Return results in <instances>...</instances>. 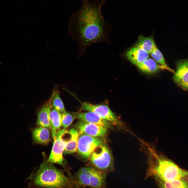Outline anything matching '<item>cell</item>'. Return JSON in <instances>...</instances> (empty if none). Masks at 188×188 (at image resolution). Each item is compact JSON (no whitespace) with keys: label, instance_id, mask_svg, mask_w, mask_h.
Here are the masks:
<instances>
[{"label":"cell","instance_id":"1","mask_svg":"<svg viewBox=\"0 0 188 188\" xmlns=\"http://www.w3.org/2000/svg\"><path fill=\"white\" fill-rule=\"evenodd\" d=\"M106 1L82 0L80 9L70 17L69 32L77 44L79 58L94 44H111L112 26L104 19L101 11Z\"/></svg>","mask_w":188,"mask_h":188},{"label":"cell","instance_id":"2","mask_svg":"<svg viewBox=\"0 0 188 188\" xmlns=\"http://www.w3.org/2000/svg\"><path fill=\"white\" fill-rule=\"evenodd\" d=\"M148 148L150 155L149 172L155 177L164 181L188 180V171L181 169L169 158L156 153L151 148Z\"/></svg>","mask_w":188,"mask_h":188},{"label":"cell","instance_id":"3","mask_svg":"<svg viewBox=\"0 0 188 188\" xmlns=\"http://www.w3.org/2000/svg\"><path fill=\"white\" fill-rule=\"evenodd\" d=\"M31 181L34 185L45 188L72 187L71 178L66 176L53 163L46 161L32 176Z\"/></svg>","mask_w":188,"mask_h":188},{"label":"cell","instance_id":"4","mask_svg":"<svg viewBox=\"0 0 188 188\" xmlns=\"http://www.w3.org/2000/svg\"><path fill=\"white\" fill-rule=\"evenodd\" d=\"M106 174L94 167L81 168L71 178L73 188L87 186L91 188H105Z\"/></svg>","mask_w":188,"mask_h":188},{"label":"cell","instance_id":"5","mask_svg":"<svg viewBox=\"0 0 188 188\" xmlns=\"http://www.w3.org/2000/svg\"><path fill=\"white\" fill-rule=\"evenodd\" d=\"M68 131V130L63 128L60 129L58 132L54 140V142L51 152L46 162L53 163H57L64 167L63 154L66 143L69 140L70 136V135L68 138L69 134L67 138H66L68 132L65 138H64Z\"/></svg>","mask_w":188,"mask_h":188},{"label":"cell","instance_id":"6","mask_svg":"<svg viewBox=\"0 0 188 188\" xmlns=\"http://www.w3.org/2000/svg\"><path fill=\"white\" fill-rule=\"evenodd\" d=\"M89 158L94 167L105 172L111 167V155L108 149L105 145L102 144L97 147Z\"/></svg>","mask_w":188,"mask_h":188},{"label":"cell","instance_id":"7","mask_svg":"<svg viewBox=\"0 0 188 188\" xmlns=\"http://www.w3.org/2000/svg\"><path fill=\"white\" fill-rule=\"evenodd\" d=\"M78 133L77 151L81 157L88 159L94 150L102 144L103 140L100 137L92 136L79 132Z\"/></svg>","mask_w":188,"mask_h":188},{"label":"cell","instance_id":"8","mask_svg":"<svg viewBox=\"0 0 188 188\" xmlns=\"http://www.w3.org/2000/svg\"><path fill=\"white\" fill-rule=\"evenodd\" d=\"M82 108L88 111L93 112L101 118L109 122L117 123L118 122L116 116L108 106L105 105H94L85 102L82 103Z\"/></svg>","mask_w":188,"mask_h":188},{"label":"cell","instance_id":"9","mask_svg":"<svg viewBox=\"0 0 188 188\" xmlns=\"http://www.w3.org/2000/svg\"><path fill=\"white\" fill-rule=\"evenodd\" d=\"M75 126L79 132L95 137L103 136L108 131L106 127L81 120L76 123Z\"/></svg>","mask_w":188,"mask_h":188},{"label":"cell","instance_id":"10","mask_svg":"<svg viewBox=\"0 0 188 188\" xmlns=\"http://www.w3.org/2000/svg\"><path fill=\"white\" fill-rule=\"evenodd\" d=\"M176 65L173 80L177 85L186 90L188 85V58L178 61Z\"/></svg>","mask_w":188,"mask_h":188},{"label":"cell","instance_id":"11","mask_svg":"<svg viewBox=\"0 0 188 188\" xmlns=\"http://www.w3.org/2000/svg\"><path fill=\"white\" fill-rule=\"evenodd\" d=\"M71 113L75 118L80 120L102 126L107 128H111V126L110 122L101 118L93 112H72Z\"/></svg>","mask_w":188,"mask_h":188},{"label":"cell","instance_id":"12","mask_svg":"<svg viewBox=\"0 0 188 188\" xmlns=\"http://www.w3.org/2000/svg\"><path fill=\"white\" fill-rule=\"evenodd\" d=\"M52 108L51 99L49 100L39 109L38 112L37 125L41 127L50 129L49 116Z\"/></svg>","mask_w":188,"mask_h":188},{"label":"cell","instance_id":"13","mask_svg":"<svg viewBox=\"0 0 188 188\" xmlns=\"http://www.w3.org/2000/svg\"><path fill=\"white\" fill-rule=\"evenodd\" d=\"M126 54L129 61L136 66L149 57L148 53L142 49L136 46L130 49Z\"/></svg>","mask_w":188,"mask_h":188},{"label":"cell","instance_id":"14","mask_svg":"<svg viewBox=\"0 0 188 188\" xmlns=\"http://www.w3.org/2000/svg\"><path fill=\"white\" fill-rule=\"evenodd\" d=\"M144 73L151 74L156 73L161 69H166L164 66L159 65L154 59L149 57L137 66Z\"/></svg>","mask_w":188,"mask_h":188},{"label":"cell","instance_id":"15","mask_svg":"<svg viewBox=\"0 0 188 188\" xmlns=\"http://www.w3.org/2000/svg\"><path fill=\"white\" fill-rule=\"evenodd\" d=\"M32 134L34 140L38 144H47L51 140L49 130L46 128L36 127L32 131Z\"/></svg>","mask_w":188,"mask_h":188},{"label":"cell","instance_id":"16","mask_svg":"<svg viewBox=\"0 0 188 188\" xmlns=\"http://www.w3.org/2000/svg\"><path fill=\"white\" fill-rule=\"evenodd\" d=\"M50 122L52 136L54 140L62 126L61 113L52 108L50 115Z\"/></svg>","mask_w":188,"mask_h":188},{"label":"cell","instance_id":"17","mask_svg":"<svg viewBox=\"0 0 188 188\" xmlns=\"http://www.w3.org/2000/svg\"><path fill=\"white\" fill-rule=\"evenodd\" d=\"M70 136L66 142L63 154H73L77 150L79 133L76 128H72L68 130Z\"/></svg>","mask_w":188,"mask_h":188},{"label":"cell","instance_id":"18","mask_svg":"<svg viewBox=\"0 0 188 188\" xmlns=\"http://www.w3.org/2000/svg\"><path fill=\"white\" fill-rule=\"evenodd\" d=\"M155 178L161 188H188V182L184 179L164 181Z\"/></svg>","mask_w":188,"mask_h":188},{"label":"cell","instance_id":"19","mask_svg":"<svg viewBox=\"0 0 188 188\" xmlns=\"http://www.w3.org/2000/svg\"><path fill=\"white\" fill-rule=\"evenodd\" d=\"M135 46L142 49L150 54L156 46L152 37L140 36Z\"/></svg>","mask_w":188,"mask_h":188},{"label":"cell","instance_id":"20","mask_svg":"<svg viewBox=\"0 0 188 188\" xmlns=\"http://www.w3.org/2000/svg\"><path fill=\"white\" fill-rule=\"evenodd\" d=\"M51 98L52 108L60 113L66 111L63 102L60 97L59 92L58 91H54Z\"/></svg>","mask_w":188,"mask_h":188},{"label":"cell","instance_id":"21","mask_svg":"<svg viewBox=\"0 0 188 188\" xmlns=\"http://www.w3.org/2000/svg\"><path fill=\"white\" fill-rule=\"evenodd\" d=\"M153 59L160 65L164 66L167 70L174 73V70L168 66L162 54L156 46L150 54Z\"/></svg>","mask_w":188,"mask_h":188},{"label":"cell","instance_id":"22","mask_svg":"<svg viewBox=\"0 0 188 188\" xmlns=\"http://www.w3.org/2000/svg\"><path fill=\"white\" fill-rule=\"evenodd\" d=\"M62 126L66 129L72 123L75 118L71 114L66 111L61 113Z\"/></svg>","mask_w":188,"mask_h":188},{"label":"cell","instance_id":"23","mask_svg":"<svg viewBox=\"0 0 188 188\" xmlns=\"http://www.w3.org/2000/svg\"><path fill=\"white\" fill-rule=\"evenodd\" d=\"M186 90H187L188 91V85L186 88Z\"/></svg>","mask_w":188,"mask_h":188}]
</instances>
